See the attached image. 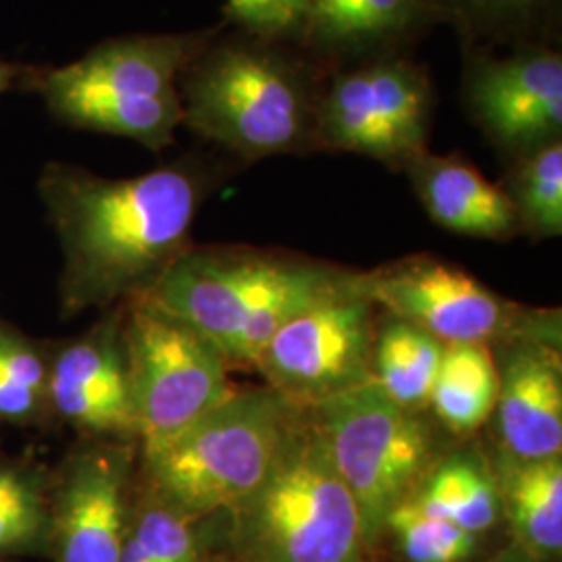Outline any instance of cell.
Instances as JSON below:
<instances>
[{"mask_svg": "<svg viewBox=\"0 0 562 562\" xmlns=\"http://www.w3.org/2000/svg\"><path fill=\"white\" fill-rule=\"evenodd\" d=\"M434 111L431 78L404 50L336 67L323 83L315 146L404 171L427 150Z\"/></svg>", "mask_w": 562, "mask_h": 562, "instance_id": "9", "label": "cell"}, {"mask_svg": "<svg viewBox=\"0 0 562 562\" xmlns=\"http://www.w3.org/2000/svg\"><path fill=\"white\" fill-rule=\"evenodd\" d=\"M498 371L496 450L515 459L562 454L561 340L515 338L492 346Z\"/></svg>", "mask_w": 562, "mask_h": 562, "instance_id": "15", "label": "cell"}, {"mask_svg": "<svg viewBox=\"0 0 562 562\" xmlns=\"http://www.w3.org/2000/svg\"><path fill=\"white\" fill-rule=\"evenodd\" d=\"M469 117L508 161L562 138V55L540 41L506 55L475 46L462 76Z\"/></svg>", "mask_w": 562, "mask_h": 562, "instance_id": "13", "label": "cell"}, {"mask_svg": "<svg viewBox=\"0 0 562 562\" xmlns=\"http://www.w3.org/2000/svg\"><path fill=\"white\" fill-rule=\"evenodd\" d=\"M438 21L459 27L469 42L538 41V30L557 0H429Z\"/></svg>", "mask_w": 562, "mask_h": 562, "instance_id": "27", "label": "cell"}, {"mask_svg": "<svg viewBox=\"0 0 562 562\" xmlns=\"http://www.w3.org/2000/svg\"><path fill=\"white\" fill-rule=\"evenodd\" d=\"M306 50L329 69L402 53L438 18L429 0H308Z\"/></svg>", "mask_w": 562, "mask_h": 562, "instance_id": "16", "label": "cell"}, {"mask_svg": "<svg viewBox=\"0 0 562 562\" xmlns=\"http://www.w3.org/2000/svg\"><path fill=\"white\" fill-rule=\"evenodd\" d=\"M217 519L194 517L138 480L121 562H204L217 552Z\"/></svg>", "mask_w": 562, "mask_h": 562, "instance_id": "20", "label": "cell"}, {"mask_svg": "<svg viewBox=\"0 0 562 562\" xmlns=\"http://www.w3.org/2000/svg\"><path fill=\"white\" fill-rule=\"evenodd\" d=\"M359 273V271H357ZM375 306L350 288L306 306L265 344L255 369L301 408L371 382Z\"/></svg>", "mask_w": 562, "mask_h": 562, "instance_id": "11", "label": "cell"}, {"mask_svg": "<svg viewBox=\"0 0 562 562\" xmlns=\"http://www.w3.org/2000/svg\"><path fill=\"white\" fill-rule=\"evenodd\" d=\"M503 190L519 232L533 240L562 236V142L510 161Z\"/></svg>", "mask_w": 562, "mask_h": 562, "instance_id": "25", "label": "cell"}, {"mask_svg": "<svg viewBox=\"0 0 562 562\" xmlns=\"http://www.w3.org/2000/svg\"><path fill=\"white\" fill-rule=\"evenodd\" d=\"M53 467L0 450V562L48 559Z\"/></svg>", "mask_w": 562, "mask_h": 562, "instance_id": "21", "label": "cell"}, {"mask_svg": "<svg viewBox=\"0 0 562 562\" xmlns=\"http://www.w3.org/2000/svg\"><path fill=\"white\" fill-rule=\"evenodd\" d=\"M138 443L76 438L53 464V562H121L138 483Z\"/></svg>", "mask_w": 562, "mask_h": 562, "instance_id": "12", "label": "cell"}, {"mask_svg": "<svg viewBox=\"0 0 562 562\" xmlns=\"http://www.w3.org/2000/svg\"><path fill=\"white\" fill-rule=\"evenodd\" d=\"M423 209L443 229L482 240H508L519 234L515 209L503 186L487 180L462 155L423 150L404 167Z\"/></svg>", "mask_w": 562, "mask_h": 562, "instance_id": "17", "label": "cell"}, {"mask_svg": "<svg viewBox=\"0 0 562 562\" xmlns=\"http://www.w3.org/2000/svg\"><path fill=\"white\" fill-rule=\"evenodd\" d=\"M48 419L78 438L136 442L123 304L78 336L48 340Z\"/></svg>", "mask_w": 562, "mask_h": 562, "instance_id": "14", "label": "cell"}, {"mask_svg": "<svg viewBox=\"0 0 562 562\" xmlns=\"http://www.w3.org/2000/svg\"><path fill=\"white\" fill-rule=\"evenodd\" d=\"M123 340L140 454L176 440L236 392L222 352L150 302L123 304Z\"/></svg>", "mask_w": 562, "mask_h": 562, "instance_id": "8", "label": "cell"}, {"mask_svg": "<svg viewBox=\"0 0 562 562\" xmlns=\"http://www.w3.org/2000/svg\"><path fill=\"white\" fill-rule=\"evenodd\" d=\"M496 477L501 513L510 538L540 562L562 554V454L515 459L494 448L487 452Z\"/></svg>", "mask_w": 562, "mask_h": 562, "instance_id": "18", "label": "cell"}, {"mask_svg": "<svg viewBox=\"0 0 562 562\" xmlns=\"http://www.w3.org/2000/svg\"><path fill=\"white\" fill-rule=\"evenodd\" d=\"M215 519L223 552L241 562H369L357 504L311 408L296 413L257 487Z\"/></svg>", "mask_w": 562, "mask_h": 562, "instance_id": "5", "label": "cell"}, {"mask_svg": "<svg viewBox=\"0 0 562 562\" xmlns=\"http://www.w3.org/2000/svg\"><path fill=\"white\" fill-rule=\"evenodd\" d=\"M408 501L480 538L503 521L490 457L471 443L442 454Z\"/></svg>", "mask_w": 562, "mask_h": 562, "instance_id": "19", "label": "cell"}, {"mask_svg": "<svg viewBox=\"0 0 562 562\" xmlns=\"http://www.w3.org/2000/svg\"><path fill=\"white\" fill-rule=\"evenodd\" d=\"M299 411L269 385L236 390L176 440L140 454L138 480L188 515H222L265 477Z\"/></svg>", "mask_w": 562, "mask_h": 562, "instance_id": "6", "label": "cell"}, {"mask_svg": "<svg viewBox=\"0 0 562 562\" xmlns=\"http://www.w3.org/2000/svg\"><path fill=\"white\" fill-rule=\"evenodd\" d=\"M329 457L361 517L367 554L382 548L390 513L408 501L443 452L425 413L406 411L373 382L311 406Z\"/></svg>", "mask_w": 562, "mask_h": 562, "instance_id": "7", "label": "cell"}, {"mask_svg": "<svg viewBox=\"0 0 562 562\" xmlns=\"http://www.w3.org/2000/svg\"><path fill=\"white\" fill-rule=\"evenodd\" d=\"M329 71L304 48L225 23L181 74V127L244 162L313 153Z\"/></svg>", "mask_w": 562, "mask_h": 562, "instance_id": "2", "label": "cell"}, {"mask_svg": "<svg viewBox=\"0 0 562 562\" xmlns=\"http://www.w3.org/2000/svg\"><path fill=\"white\" fill-rule=\"evenodd\" d=\"M225 23L259 41L306 50L311 34L308 0H225Z\"/></svg>", "mask_w": 562, "mask_h": 562, "instance_id": "28", "label": "cell"}, {"mask_svg": "<svg viewBox=\"0 0 562 562\" xmlns=\"http://www.w3.org/2000/svg\"><path fill=\"white\" fill-rule=\"evenodd\" d=\"M482 562H540L536 561L533 557H529L527 552H522L519 546H515V543H510V546H506L504 550H501L498 554H494V557H490V559H485Z\"/></svg>", "mask_w": 562, "mask_h": 562, "instance_id": "30", "label": "cell"}, {"mask_svg": "<svg viewBox=\"0 0 562 562\" xmlns=\"http://www.w3.org/2000/svg\"><path fill=\"white\" fill-rule=\"evenodd\" d=\"M357 290L385 315L446 344L496 346L515 338L561 340V313L506 301L452 262L415 255L357 273Z\"/></svg>", "mask_w": 562, "mask_h": 562, "instance_id": "10", "label": "cell"}, {"mask_svg": "<svg viewBox=\"0 0 562 562\" xmlns=\"http://www.w3.org/2000/svg\"><path fill=\"white\" fill-rule=\"evenodd\" d=\"M443 344L411 323L385 315L375 327L371 382L406 411L427 413Z\"/></svg>", "mask_w": 562, "mask_h": 562, "instance_id": "23", "label": "cell"}, {"mask_svg": "<svg viewBox=\"0 0 562 562\" xmlns=\"http://www.w3.org/2000/svg\"><path fill=\"white\" fill-rule=\"evenodd\" d=\"M0 425L50 429L48 340L0 319Z\"/></svg>", "mask_w": 562, "mask_h": 562, "instance_id": "24", "label": "cell"}, {"mask_svg": "<svg viewBox=\"0 0 562 562\" xmlns=\"http://www.w3.org/2000/svg\"><path fill=\"white\" fill-rule=\"evenodd\" d=\"M357 271L252 246L192 244L142 301L196 329L234 367L306 306L350 288Z\"/></svg>", "mask_w": 562, "mask_h": 562, "instance_id": "3", "label": "cell"}, {"mask_svg": "<svg viewBox=\"0 0 562 562\" xmlns=\"http://www.w3.org/2000/svg\"><path fill=\"white\" fill-rule=\"evenodd\" d=\"M222 180L223 165L199 153L134 178L46 162L36 188L59 240L60 317L148 294L194 244L196 215Z\"/></svg>", "mask_w": 562, "mask_h": 562, "instance_id": "1", "label": "cell"}, {"mask_svg": "<svg viewBox=\"0 0 562 562\" xmlns=\"http://www.w3.org/2000/svg\"><path fill=\"white\" fill-rule=\"evenodd\" d=\"M204 562H241L236 559V557H232L229 552H223V550H217V552H213L209 559Z\"/></svg>", "mask_w": 562, "mask_h": 562, "instance_id": "31", "label": "cell"}, {"mask_svg": "<svg viewBox=\"0 0 562 562\" xmlns=\"http://www.w3.org/2000/svg\"><path fill=\"white\" fill-rule=\"evenodd\" d=\"M498 394V371L490 346L446 344L429 396L436 422L454 436H471L490 422Z\"/></svg>", "mask_w": 562, "mask_h": 562, "instance_id": "22", "label": "cell"}, {"mask_svg": "<svg viewBox=\"0 0 562 562\" xmlns=\"http://www.w3.org/2000/svg\"><path fill=\"white\" fill-rule=\"evenodd\" d=\"M223 25L106 38L59 67L30 65L20 90L36 94L65 127L161 153L176 144L183 120L181 74Z\"/></svg>", "mask_w": 562, "mask_h": 562, "instance_id": "4", "label": "cell"}, {"mask_svg": "<svg viewBox=\"0 0 562 562\" xmlns=\"http://www.w3.org/2000/svg\"><path fill=\"white\" fill-rule=\"evenodd\" d=\"M480 540L454 522L425 513L413 501H404L390 513L382 543L390 542L402 562H471Z\"/></svg>", "mask_w": 562, "mask_h": 562, "instance_id": "26", "label": "cell"}, {"mask_svg": "<svg viewBox=\"0 0 562 562\" xmlns=\"http://www.w3.org/2000/svg\"><path fill=\"white\" fill-rule=\"evenodd\" d=\"M27 69H30V65H25V63L0 57V101L4 94L20 90L21 81L25 78Z\"/></svg>", "mask_w": 562, "mask_h": 562, "instance_id": "29", "label": "cell"}]
</instances>
